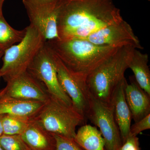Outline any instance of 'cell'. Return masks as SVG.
I'll return each mask as SVG.
<instances>
[{
  "instance_id": "1",
  "label": "cell",
  "mask_w": 150,
  "mask_h": 150,
  "mask_svg": "<svg viewBox=\"0 0 150 150\" xmlns=\"http://www.w3.org/2000/svg\"><path fill=\"white\" fill-rule=\"evenodd\" d=\"M123 20L112 0H59V39H85Z\"/></svg>"
},
{
  "instance_id": "2",
  "label": "cell",
  "mask_w": 150,
  "mask_h": 150,
  "mask_svg": "<svg viewBox=\"0 0 150 150\" xmlns=\"http://www.w3.org/2000/svg\"><path fill=\"white\" fill-rule=\"evenodd\" d=\"M46 43L70 72L86 82L94 70L120 48L97 45L81 38H57Z\"/></svg>"
},
{
  "instance_id": "3",
  "label": "cell",
  "mask_w": 150,
  "mask_h": 150,
  "mask_svg": "<svg viewBox=\"0 0 150 150\" xmlns=\"http://www.w3.org/2000/svg\"><path fill=\"white\" fill-rule=\"evenodd\" d=\"M135 48L129 45L120 47L89 75L86 83L92 95L110 104L113 92L125 77Z\"/></svg>"
},
{
  "instance_id": "4",
  "label": "cell",
  "mask_w": 150,
  "mask_h": 150,
  "mask_svg": "<svg viewBox=\"0 0 150 150\" xmlns=\"http://www.w3.org/2000/svg\"><path fill=\"white\" fill-rule=\"evenodd\" d=\"M23 39L4 52L0 69L5 81L27 71L28 68L46 40L37 29L29 25Z\"/></svg>"
},
{
  "instance_id": "5",
  "label": "cell",
  "mask_w": 150,
  "mask_h": 150,
  "mask_svg": "<svg viewBox=\"0 0 150 150\" xmlns=\"http://www.w3.org/2000/svg\"><path fill=\"white\" fill-rule=\"evenodd\" d=\"M33 118L51 134L74 139L76 127L86 122L72 106H69L51 96Z\"/></svg>"
},
{
  "instance_id": "6",
  "label": "cell",
  "mask_w": 150,
  "mask_h": 150,
  "mask_svg": "<svg viewBox=\"0 0 150 150\" xmlns=\"http://www.w3.org/2000/svg\"><path fill=\"white\" fill-rule=\"evenodd\" d=\"M28 71L44 85L51 96L69 105L72 101L59 83L56 65L46 42L28 68Z\"/></svg>"
},
{
  "instance_id": "7",
  "label": "cell",
  "mask_w": 150,
  "mask_h": 150,
  "mask_svg": "<svg viewBox=\"0 0 150 150\" xmlns=\"http://www.w3.org/2000/svg\"><path fill=\"white\" fill-rule=\"evenodd\" d=\"M32 25L46 41L59 38V0H23Z\"/></svg>"
},
{
  "instance_id": "8",
  "label": "cell",
  "mask_w": 150,
  "mask_h": 150,
  "mask_svg": "<svg viewBox=\"0 0 150 150\" xmlns=\"http://www.w3.org/2000/svg\"><path fill=\"white\" fill-rule=\"evenodd\" d=\"M87 119L99 128L104 139L105 150H120L122 140L112 107L90 93Z\"/></svg>"
},
{
  "instance_id": "9",
  "label": "cell",
  "mask_w": 150,
  "mask_h": 150,
  "mask_svg": "<svg viewBox=\"0 0 150 150\" xmlns=\"http://www.w3.org/2000/svg\"><path fill=\"white\" fill-rule=\"evenodd\" d=\"M49 49L56 65L59 83L71 100L74 109L87 121L89 92L86 82L80 80L74 76L55 53L50 48Z\"/></svg>"
},
{
  "instance_id": "10",
  "label": "cell",
  "mask_w": 150,
  "mask_h": 150,
  "mask_svg": "<svg viewBox=\"0 0 150 150\" xmlns=\"http://www.w3.org/2000/svg\"><path fill=\"white\" fill-rule=\"evenodd\" d=\"M85 39L100 46L121 47L129 45L136 49H143L131 25L124 19L100 29Z\"/></svg>"
},
{
  "instance_id": "11",
  "label": "cell",
  "mask_w": 150,
  "mask_h": 150,
  "mask_svg": "<svg viewBox=\"0 0 150 150\" xmlns=\"http://www.w3.org/2000/svg\"><path fill=\"white\" fill-rule=\"evenodd\" d=\"M5 94L14 98L45 103L50 95L45 86L28 71L6 82Z\"/></svg>"
},
{
  "instance_id": "12",
  "label": "cell",
  "mask_w": 150,
  "mask_h": 150,
  "mask_svg": "<svg viewBox=\"0 0 150 150\" xmlns=\"http://www.w3.org/2000/svg\"><path fill=\"white\" fill-rule=\"evenodd\" d=\"M127 83L124 77L113 92L110 103L120 131L122 144L129 137L132 119L125 97V88Z\"/></svg>"
},
{
  "instance_id": "13",
  "label": "cell",
  "mask_w": 150,
  "mask_h": 150,
  "mask_svg": "<svg viewBox=\"0 0 150 150\" xmlns=\"http://www.w3.org/2000/svg\"><path fill=\"white\" fill-rule=\"evenodd\" d=\"M125 94L134 122L150 114V96L139 86L134 76L130 77V83L126 84Z\"/></svg>"
},
{
  "instance_id": "14",
  "label": "cell",
  "mask_w": 150,
  "mask_h": 150,
  "mask_svg": "<svg viewBox=\"0 0 150 150\" xmlns=\"http://www.w3.org/2000/svg\"><path fill=\"white\" fill-rule=\"evenodd\" d=\"M5 93L0 98V115L8 114L32 118L45 103L14 98L6 96Z\"/></svg>"
},
{
  "instance_id": "15",
  "label": "cell",
  "mask_w": 150,
  "mask_h": 150,
  "mask_svg": "<svg viewBox=\"0 0 150 150\" xmlns=\"http://www.w3.org/2000/svg\"><path fill=\"white\" fill-rule=\"evenodd\" d=\"M21 136L31 150L56 149L54 135L42 128L33 118Z\"/></svg>"
},
{
  "instance_id": "16",
  "label": "cell",
  "mask_w": 150,
  "mask_h": 150,
  "mask_svg": "<svg viewBox=\"0 0 150 150\" xmlns=\"http://www.w3.org/2000/svg\"><path fill=\"white\" fill-rule=\"evenodd\" d=\"M149 56L135 48L129 62V68L134 74V77L139 86L150 96V71Z\"/></svg>"
},
{
  "instance_id": "17",
  "label": "cell",
  "mask_w": 150,
  "mask_h": 150,
  "mask_svg": "<svg viewBox=\"0 0 150 150\" xmlns=\"http://www.w3.org/2000/svg\"><path fill=\"white\" fill-rule=\"evenodd\" d=\"M74 140L84 150H105L104 139L95 126L83 125L76 133Z\"/></svg>"
},
{
  "instance_id": "18",
  "label": "cell",
  "mask_w": 150,
  "mask_h": 150,
  "mask_svg": "<svg viewBox=\"0 0 150 150\" xmlns=\"http://www.w3.org/2000/svg\"><path fill=\"white\" fill-rule=\"evenodd\" d=\"M26 28L22 30L15 29L6 20L4 16H0V51L4 52L8 48L18 43L24 38Z\"/></svg>"
},
{
  "instance_id": "19",
  "label": "cell",
  "mask_w": 150,
  "mask_h": 150,
  "mask_svg": "<svg viewBox=\"0 0 150 150\" xmlns=\"http://www.w3.org/2000/svg\"><path fill=\"white\" fill-rule=\"evenodd\" d=\"M32 118L4 114L2 122L4 134L21 135L27 128Z\"/></svg>"
},
{
  "instance_id": "20",
  "label": "cell",
  "mask_w": 150,
  "mask_h": 150,
  "mask_svg": "<svg viewBox=\"0 0 150 150\" xmlns=\"http://www.w3.org/2000/svg\"><path fill=\"white\" fill-rule=\"evenodd\" d=\"M0 146L3 150H31L20 135L3 134L0 137Z\"/></svg>"
},
{
  "instance_id": "21",
  "label": "cell",
  "mask_w": 150,
  "mask_h": 150,
  "mask_svg": "<svg viewBox=\"0 0 150 150\" xmlns=\"http://www.w3.org/2000/svg\"><path fill=\"white\" fill-rule=\"evenodd\" d=\"M53 134L56 141L55 150H84L75 142L74 139Z\"/></svg>"
},
{
  "instance_id": "22",
  "label": "cell",
  "mask_w": 150,
  "mask_h": 150,
  "mask_svg": "<svg viewBox=\"0 0 150 150\" xmlns=\"http://www.w3.org/2000/svg\"><path fill=\"white\" fill-rule=\"evenodd\" d=\"M150 129V114L131 126L129 136H137L142 131Z\"/></svg>"
},
{
  "instance_id": "23",
  "label": "cell",
  "mask_w": 150,
  "mask_h": 150,
  "mask_svg": "<svg viewBox=\"0 0 150 150\" xmlns=\"http://www.w3.org/2000/svg\"><path fill=\"white\" fill-rule=\"evenodd\" d=\"M120 150H141L139 138L137 136H129L122 144Z\"/></svg>"
},
{
  "instance_id": "24",
  "label": "cell",
  "mask_w": 150,
  "mask_h": 150,
  "mask_svg": "<svg viewBox=\"0 0 150 150\" xmlns=\"http://www.w3.org/2000/svg\"><path fill=\"white\" fill-rule=\"evenodd\" d=\"M3 115H0V137L2 136L4 134V131L2 126V118Z\"/></svg>"
},
{
  "instance_id": "25",
  "label": "cell",
  "mask_w": 150,
  "mask_h": 150,
  "mask_svg": "<svg viewBox=\"0 0 150 150\" xmlns=\"http://www.w3.org/2000/svg\"><path fill=\"white\" fill-rule=\"evenodd\" d=\"M5 0H0V16L3 15L2 7Z\"/></svg>"
},
{
  "instance_id": "26",
  "label": "cell",
  "mask_w": 150,
  "mask_h": 150,
  "mask_svg": "<svg viewBox=\"0 0 150 150\" xmlns=\"http://www.w3.org/2000/svg\"><path fill=\"white\" fill-rule=\"evenodd\" d=\"M5 93V89L4 88L0 91V98Z\"/></svg>"
},
{
  "instance_id": "27",
  "label": "cell",
  "mask_w": 150,
  "mask_h": 150,
  "mask_svg": "<svg viewBox=\"0 0 150 150\" xmlns=\"http://www.w3.org/2000/svg\"><path fill=\"white\" fill-rule=\"evenodd\" d=\"M3 54H4V52H3V51H0V59H1V58L2 57ZM1 72H0V84H1Z\"/></svg>"
},
{
  "instance_id": "28",
  "label": "cell",
  "mask_w": 150,
  "mask_h": 150,
  "mask_svg": "<svg viewBox=\"0 0 150 150\" xmlns=\"http://www.w3.org/2000/svg\"><path fill=\"white\" fill-rule=\"evenodd\" d=\"M0 150H3V149H2V148L1 147V146H0Z\"/></svg>"
},
{
  "instance_id": "29",
  "label": "cell",
  "mask_w": 150,
  "mask_h": 150,
  "mask_svg": "<svg viewBox=\"0 0 150 150\" xmlns=\"http://www.w3.org/2000/svg\"><path fill=\"white\" fill-rule=\"evenodd\" d=\"M149 1H150V0H149Z\"/></svg>"
},
{
  "instance_id": "30",
  "label": "cell",
  "mask_w": 150,
  "mask_h": 150,
  "mask_svg": "<svg viewBox=\"0 0 150 150\" xmlns=\"http://www.w3.org/2000/svg\"></svg>"
}]
</instances>
